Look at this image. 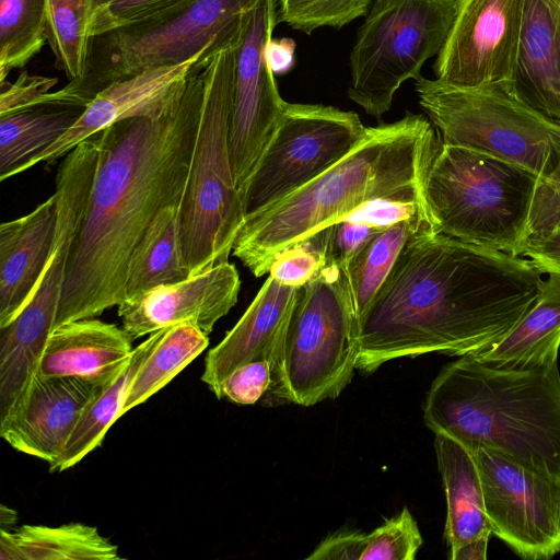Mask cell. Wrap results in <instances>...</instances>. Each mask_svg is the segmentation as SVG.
Masks as SVG:
<instances>
[{"label": "cell", "mask_w": 560, "mask_h": 560, "mask_svg": "<svg viewBox=\"0 0 560 560\" xmlns=\"http://www.w3.org/2000/svg\"><path fill=\"white\" fill-rule=\"evenodd\" d=\"M1 560H117L118 548L95 526L22 525L0 530Z\"/></svg>", "instance_id": "d4e9b609"}, {"label": "cell", "mask_w": 560, "mask_h": 560, "mask_svg": "<svg viewBox=\"0 0 560 560\" xmlns=\"http://www.w3.org/2000/svg\"><path fill=\"white\" fill-rule=\"evenodd\" d=\"M85 108L49 92L36 105L0 116V179L27 171L38 155L73 127Z\"/></svg>", "instance_id": "7402d4cb"}, {"label": "cell", "mask_w": 560, "mask_h": 560, "mask_svg": "<svg viewBox=\"0 0 560 560\" xmlns=\"http://www.w3.org/2000/svg\"><path fill=\"white\" fill-rule=\"evenodd\" d=\"M423 419L472 451L488 447L524 467L560 477V373L509 369L463 355L432 382Z\"/></svg>", "instance_id": "277c9868"}, {"label": "cell", "mask_w": 560, "mask_h": 560, "mask_svg": "<svg viewBox=\"0 0 560 560\" xmlns=\"http://www.w3.org/2000/svg\"><path fill=\"white\" fill-rule=\"evenodd\" d=\"M471 453L491 534L523 559L559 553L560 477L530 470L492 448Z\"/></svg>", "instance_id": "4fadbf2b"}, {"label": "cell", "mask_w": 560, "mask_h": 560, "mask_svg": "<svg viewBox=\"0 0 560 560\" xmlns=\"http://www.w3.org/2000/svg\"><path fill=\"white\" fill-rule=\"evenodd\" d=\"M328 228L280 253L268 275L287 285L301 288L327 264Z\"/></svg>", "instance_id": "836d02e7"}, {"label": "cell", "mask_w": 560, "mask_h": 560, "mask_svg": "<svg viewBox=\"0 0 560 560\" xmlns=\"http://www.w3.org/2000/svg\"><path fill=\"white\" fill-rule=\"evenodd\" d=\"M299 291L268 275L240 320L209 350L200 378L218 399L223 380L238 366L255 360L273 365Z\"/></svg>", "instance_id": "ac0fdd59"}, {"label": "cell", "mask_w": 560, "mask_h": 560, "mask_svg": "<svg viewBox=\"0 0 560 560\" xmlns=\"http://www.w3.org/2000/svg\"><path fill=\"white\" fill-rule=\"evenodd\" d=\"M133 349L131 337L115 324L95 317L71 320L50 332L36 374L108 386L128 365Z\"/></svg>", "instance_id": "ffe728a7"}, {"label": "cell", "mask_w": 560, "mask_h": 560, "mask_svg": "<svg viewBox=\"0 0 560 560\" xmlns=\"http://www.w3.org/2000/svg\"><path fill=\"white\" fill-rule=\"evenodd\" d=\"M160 329L133 349L128 365L120 375L86 408L70 434L59 458L49 465V471L67 470L100 446L108 429L122 416V407L131 382L151 351L159 342Z\"/></svg>", "instance_id": "4316f807"}, {"label": "cell", "mask_w": 560, "mask_h": 560, "mask_svg": "<svg viewBox=\"0 0 560 560\" xmlns=\"http://www.w3.org/2000/svg\"><path fill=\"white\" fill-rule=\"evenodd\" d=\"M365 128L354 112L285 102L279 125L242 192L245 215L323 174L362 140Z\"/></svg>", "instance_id": "8fae6325"}, {"label": "cell", "mask_w": 560, "mask_h": 560, "mask_svg": "<svg viewBox=\"0 0 560 560\" xmlns=\"http://www.w3.org/2000/svg\"><path fill=\"white\" fill-rule=\"evenodd\" d=\"M560 348V275L544 280L535 305L498 343L472 355L478 361L509 369L557 366Z\"/></svg>", "instance_id": "603a6c76"}, {"label": "cell", "mask_w": 560, "mask_h": 560, "mask_svg": "<svg viewBox=\"0 0 560 560\" xmlns=\"http://www.w3.org/2000/svg\"><path fill=\"white\" fill-rule=\"evenodd\" d=\"M57 224L54 192L30 213L0 225V328L32 298L55 248Z\"/></svg>", "instance_id": "d6986e66"}, {"label": "cell", "mask_w": 560, "mask_h": 560, "mask_svg": "<svg viewBox=\"0 0 560 560\" xmlns=\"http://www.w3.org/2000/svg\"><path fill=\"white\" fill-rule=\"evenodd\" d=\"M236 44L215 52L203 69L200 120L179 205V243L188 277L229 259L245 219L229 149Z\"/></svg>", "instance_id": "5b68a950"}, {"label": "cell", "mask_w": 560, "mask_h": 560, "mask_svg": "<svg viewBox=\"0 0 560 560\" xmlns=\"http://www.w3.org/2000/svg\"><path fill=\"white\" fill-rule=\"evenodd\" d=\"M434 448L446 495L445 539L452 549L491 536L481 480L470 450L435 433Z\"/></svg>", "instance_id": "cb8c5ba5"}, {"label": "cell", "mask_w": 560, "mask_h": 560, "mask_svg": "<svg viewBox=\"0 0 560 560\" xmlns=\"http://www.w3.org/2000/svg\"><path fill=\"white\" fill-rule=\"evenodd\" d=\"M366 547V534L340 532L327 536L307 556L308 560H362Z\"/></svg>", "instance_id": "ab89813d"}, {"label": "cell", "mask_w": 560, "mask_h": 560, "mask_svg": "<svg viewBox=\"0 0 560 560\" xmlns=\"http://www.w3.org/2000/svg\"><path fill=\"white\" fill-rule=\"evenodd\" d=\"M207 65L192 72L178 103L162 116L127 118L101 131L98 163L69 249L54 328L124 302L137 243L164 207L182 201Z\"/></svg>", "instance_id": "7a4b0ae2"}, {"label": "cell", "mask_w": 560, "mask_h": 560, "mask_svg": "<svg viewBox=\"0 0 560 560\" xmlns=\"http://www.w3.org/2000/svg\"><path fill=\"white\" fill-rule=\"evenodd\" d=\"M47 0H0V83L47 43Z\"/></svg>", "instance_id": "f546056e"}, {"label": "cell", "mask_w": 560, "mask_h": 560, "mask_svg": "<svg viewBox=\"0 0 560 560\" xmlns=\"http://www.w3.org/2000/svg\"><path fill=\"white\" fill-rule=\"evenodd\" d=\"M259 0H182L140 20L95 35L84 74L57 90L88 106L109 83L148 69L175 66L238 42L245 14Z\"/></svg>", "instance_id": "8992f818"}, {"label": "cell", "mask_w": 560, "mask_h": 560, "mask_svg": "<svg viewBox=\"0 0 560 560\" xmlns=\"http://www.w3.org/2000/svg\"><path fill=\"white\" fill-rule=\"evenodd\" d=\"M272 365L268 360L247 362L231 372L220 387L221 398L237 405L256 404L271 386Z\"/></svg>", "instance_id": "d590c367"}, {"label": "cell", "mask_w": 560, "mask_h": 560, "mask_svg": "<svg viewBox=\"0 0 560 560\" xmlns=\"http://www.w3.org/2000/svg\"><path fill=\"white\" fill-rule=\"evenodd\" d=\"M490 536H482L477 539L452 549L450 558L452 560H485L487 558V547Z\"/></svg>", "instance_id": "b9f144b4"}, {"label": "cell", "mask_w": 560, "mask_h": 560, "mask_svg": "<svg viewBox=\"0 0 560 560\" xmlns=\"http://www.w3.org/2000/svg\"><path fill=\"white\" fill-rule=\"evenodd\" d=\"M524 0H457L447 38L433 65L435 79L456 88L501 84L516 73Z\"/></svg>", "instance_id": "5bb4252c"}, {"label": "cell", "mask_w": 560, "mask_h": 560, "mask_svg": "<svg viewBox=\"0 0 560 560\" xmlns=\"http://www.w3.org/2000/svg\"><path fill=\"white\" fill-rule=\"evenodd\" d=\"M182 0H100L91 24V36L140 20Z\"/></svg>", "instance_id": "8d00e7d4"}, {"label": "cell", "mask_w": 560, "mask_h": 560, "mask_svg": "<svg viewBox=\"0 0 560 560\" xmlns=\"http://www.w3.org/2000/svg\"><path fill=\"white\" fill-rule=\"evenodd\" d=\"M382 229L351 218L328 226L327 262L345 268L353 255Z\"/></svg>", "instance_id": "74e56055"}, {"label": "cell", "mask_w": 560, "mask_h": 560, "mask_svg": "<svg viewBox=\"0 0 560 560\" xmlns=\"http://www.w3.org/2000/svg\"><path fill=\"white\" fill-rule=\"evenodd\" d=\"M441 143L431 121L410 112L397 121L366 127L362 140L335 165L246 214L233 255L259 278L280 253L371 201L416 203L431 213L425 180Z\"/></svg>", "instance_id": "3957f363"}, {"label": "cell", "mask_w": 560, "mask_h": 560, "mask_svg": "<svg viewBox=\"0 0 560 560\" xmlns=\"http://www.w3.org/2000/svg\"><path fill=\"white\" fill-rule=\"evenodd\" d=\"M100 0H47V43L56 67L69 81L85 71L92 36L90 24Z\"/></svg>", "instance_id": "4dcf8cb0"}, {"label": "cell", "mask_w": 560, "mask_h": 560, "mask_svg": "<svg viewBox=\"0 0 560 560\" xmlns=\"http://www.w3.org/2000/svg\"><path fill=\"white\" fill-rule=\"evenodd\" d=\"M415 91L443 144L513 162L539 177L551 168L560 126L522 103L506 86L464 89L420 75Z\"/></svg>", "instance_id": "9c48e42d"}, {"label": "cell", "mask_w": 560, "mask_h": 560, "mask_svg": "<svg viewBox=\"0 0 560 560\" xmlns=\"http://www.w3.org/2000/svg\"><path fill=\"white\" fill-rule=\"evenodd\" d=\"M58 82L57 78L22 71L14 82L0 83V116L36 105Z\"/></svg>", "instance_id": "f35d334b"}, {"label": "cell", "mask_w": 560, "mask_h": 560, "mask_svg": "<svg viewBox=\"0 0 560 560\" xmlns=\"http://www.w3.org/2000/svg\"><path fill=\"white\" fill-rule=\"evenodd\" d=\"M240 289L238 271L226 260L124 301L118 316L132 340L179 324L194 325L209 335L237 303Z\"/></svg>", "instance_id": "e0dca14e"}, {"label": "cell", "mask_w": 560, "mask_h": 560, "mask_svg": "<svg viewBox=\"0 0 560 560\" xmlns=\"http://www.w3.org/2000/svg\"><path fill=\"white\" fill-rule=\"evenodd\" d=\"M277 24V1L259 0L245 14L234 49L229 149L241 196L279 125L285 104L278 91L270 57Z\"/></svg>", "instance_id": "7c38bea8"}, {"label": "cell", "mask_w": 560, "mask_h": 560, "mask_svg": "<svg viewBox=\"0 0 560 560\" xmlns=\"http://www.w3.org/2000/svg\"><path fill=\"white\" fill-rule=\"evenodd\" d=\"M277 21L310 35L320 27L340 28L365 15L373 0H276Z\"/></svg>", "instance_id": "1f68e13d"}, {"label": "cell", "mask_w": 560, "mask_h": 560, "mask_svg": "<svg viewBox=\"0 0 560 560\" xmlns=\"http://www.w3.org/2000/svg\"><path fill=\"white\" fill-rule=\"evenodd\" d=\"M533 262L424 229L400 249L359 319L357 370L427 353L478 354L502 340L537 302Z\"/></svg>", "instance_id": "6da1fadb"}, {"label": "cell", "mask_w": 560, "mask_h": 560, "mask_svg": "<svg viewBox=\"0 0 560 560\" xmlns=\"http://www.w3.org/2000/svg\"><path fill=\"white\" fill-rule=\"evenodd\" d=\"M179 205L164 207L137 243L128 265L124 301L188 278L179 243Z\"/></svg>", "instance_id": "484cf974"}, {"label": "cell", "mask_w": 560, "mask_h": 560, "mask_svg": "<svg viewBox=\"0 0 560 560\" xmlns=\"http://www.w3.org/2000/svg\"><path fill=\"white\" fill-rule=\"evenodd\" d=\"M457 0H373L350 52L348 96L381 118L400 85L441 51Z\"/></svg>", "instance_id": "30bf717a"}, {"label": "cell", "mask_w": 560, "mask_h": 560, "mask_svg": "<svg viewBox=\"0 0 560 560\" xmlns=\"http://www.w3.org/2000/svg\"><path fill=\"white\" fill-rule=\"evenodd\" d=\"M511 93L560 126V0H524Z\"/></svg>", "instance_id": "44dd1931"}, {"label": "cell", "mask_w": 560, "mask_h": 560, "mask_svg": "<svg viewBox=\"0 0 560 560\" xmlns=\"http://www.w3.org/2000/svg\"><path fill=\"white\" fill-rule=\"evenodd\" d=\"M214 54L206 51L180 65L148 69L109 83L89 103L73 127L38 155L30 168L65 158L82 141L117 121L162 116L178 103L192 72Z\"/></svg>", "instance_id": "9a60e30c"}, {"label": "cell", "mask_w": 560, "mask_h": 560, "mask_svg": "<svg viewBox=\"0 0 560 560\" xmlns=\"http://www.w3.org/2000/svg\"><path fill=\"white\" fill-rule=\"evenodd\" d=\"M424 229L438 230L433 222L421 215L386 226L375 233L342 268L358 323L405 243Z\"/></svg>", "instance_id": "83f0119b"}, {"label": "cell", "mask_w": 560, "mask_h": 560, "mask_svg": "<svg viewBox=\"0 0 560 560\" xmlns=\"http://www.w3.org/2000/svg\"><path fill=\"white\" fill-rule=\"evenodd\" d=\"M106 387L78 377L36 374L0 417V435L15 451L51 465L83 412Z\"/></svg>", "instance_id": "2e32d148"}, {"label": "cell", "mask_w": 560, "mask_h": 560, "mask_svg": "<svg viewBox=\"0 0 560 560\" xmlns=\"http://www.w3.org/2000/svg\"><path fill=\"white\" fill-rule=\"evenodd\" d=\"M359 350L345 273L327 262L300 288L267 393L300 406L337 398L357 370Z\"/></svg>", "instance_id": "ba28073f"}, {"label": "cell", "mask_w": 560, "mask_h": 560, "mask_svg": "<svg viewBox=\"0 0 560 560\" xmlns=\"http://www.w3.org/2000/svg\"><path fill=\"white\" fill-rule=\"evenodd\" d=\"M16 521H18L16 512L2 504L0 508V525H1L0 530L9 532V530L14 529V525H15Z\"/></svg>", "instance_id": "7bdbcfd3"}, {"label": "cell", "mask_w": 560, "mask_h": 560, "mask_svg": "<svg viewBox=\"0 0 560 560\" xmlns=\"http://www.w3.org/2000/svg\"><path fill=\"white\" fill-rule=\"evenodd\" d=\"M541 273L560 275V231L525 241L520 250Z\"/></svg>", "instance_id": "60d3db41"}, {"label": "cell", "mask_w": 560, "mask_h": 560, "mask_svg": "<svg viewBox=\"0 0 560 560\" xmlns=\"http://www.w3.org/2000/svg\"><path fill=\"white\" fill-rule=\"evenodd\" d=\"M556 231H560V140L551 168L537 180L525 241Z\"/></svg>", "instance_id": "e575fe53"}, {"label": "cell", "mask_w": 560, "mask_h": 560, "mask_svg": "<svg viewBox=\"0 0 560 560\" xmlns=\"http://www.w3.org/2000/svg\"><path fill=\"white\" fill-rule=\"evenodd\" d=\"M422 545L416 520L407 508L366 534L362 560H413Z\"/></svg>", "instance_id": "d6a6232c"}, {"label": "cell", "mask_w": 560, "mask_h": 560, "mask_svg": "<svg viewBox=\"0 0 560 560\" xmlns=\"http://www.w3.org/2000/svg\"><path fill=\"white\" fill-rule=\"evenodd\" d=\"M209 345L208 335L189 324L174 325L164 331L137 371L122 407V415L143 404L168 384Z\"/></svg>", "instance_id": "f1b7e54d"}, {"label": "cell", "mask_w": 560, "mask_h": 560, "mask_svg": "<svg viewBox=\"0 0 560 560\" xmlns=\"http://www.w3.org/2000/svg\"><path fill=\"white\" fill-rule=\"evenodd\" d=\"M538 178L513 162L441 143L425 197L439 232L520 256Z\"/></svg>", "instance_id": "52a82bcc"}]
</instances>
